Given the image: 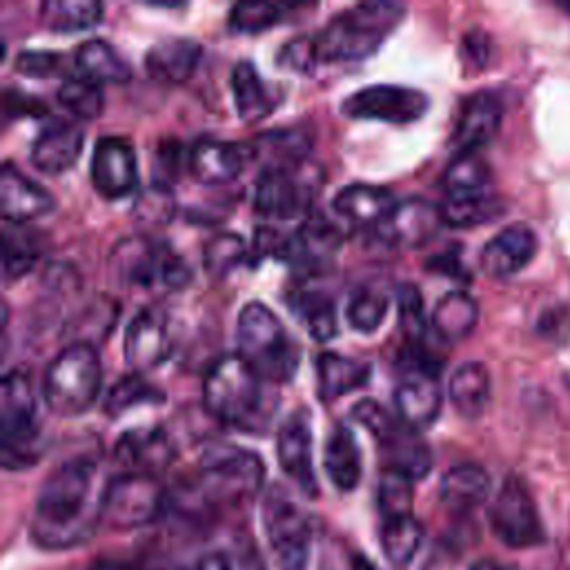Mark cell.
Here are the masks:
<instances>
[{"label": "cell", "instance_id": "obj_32", "mask_svg": "<svg viewBox=\"0 0 570 570\" xmlns=\"http://www.w3.org/2000/svg\"><path fill=\"white\" fill-rule=\"evenodd\" d=\"M379 443L385 452L390 470H396L412 481L423 479L432 470L430 448L419 439V432L410 430L407 425L394 423V428Z\"/></svg>", "mask_w": 570, "mask_h": 570}, {"label": "cell", "instance_id": "obj_60", "mask_svg": "<svg viewBox=\"0 0 570 570\" xmlns=\"http://www.w3.org/2000/svg\"><path fill=\"white\" fill-rule=\"evenodd\" d=\"M470 570H508V568H503V566H499L494 561H479Z\"/></svg>", "mask_w": 570, "mask_h": 570}, {"label": "cell", "instance_id": "obj_47", "mask_svg": "<svg viewBox=\"0 0 570 570\" xmlns=\"http://www.w3.org/2000/svg\"><path fill=\"white\" fill-rule=\"evenodd\" d=\"M503 205L497 196L485 194V196H476V198H459V200H448L441 205V214H443V223L448 227H476L483 225L497 216H501Z\"/></svg>", "mask_w": 570, "mask_h": 570}, {"label": "cell", "instance_id": "obj_19", "mask_svg": "<svg viewBox=\"0 0 570 570\" xmlns=\"http://www.w3.org/2000/svg\"><path fill=\"white\" fill-rule=\"evenodd\" d=\"M85 145V131L73 120H53L45 125L29 149L31 165L49 176L65 174L71 169L82 154Z\"/></svg>", "mask_w": 570, "mask_h": 570}, {"label": "cell", "instance_id": "obj_17", "mask_svg": "<svg viewBox=\"0 0 570 570\" xmlns=\"http://www.w3.org/2000/svg\"><path fill=\"white\" fill-rule=\"evenodd\" d=\"M276 456L287 479L309 499L318 494L314 456H312V421L305 407L292 412L276 436Z\"/></svg>", "mask_w": 570, "mask_h": 570}, {"label": "cell", "instance_id": "obj_27", "mask_svg": "<svg viewBox=\"0 0 570 570\" xmlns=\"http://www.w3.org/2000/svg\"><path fill=\"white\" fill-rule=\"evenodd\" d=\"M203 47L191 38H165L154 42L145 53V71L160 85L187 82L200 62Z\"/></svg>", "mask_w": 570, "mask_h": 570}, {"label": "cell", "instance_id": "obj_24", "mask_svg": "<svg viewBox=\"0 0 570 570\" xmlns=\"http://www.w3.org/2000/svg\"><path fill=\"white\" fill-rule=\"evenodd\" d=\"M537 247V234L528 225H510L483 245L479 263L488 276L508 278L530 265Z\"/></svg>", "mask_w": 570, "mask_h": 570}, {"label": "cell", "instance_id": "obj_28", "mask_svg": "<svg viewBox=\"0 0 570 570\" xmlns=\"http://www.w3.org/2000/svg\"><path fill=\"white\" fill-rule=\"evenodd\" d=\"M314 367L316 394L323 403H332L358 387H365L372 379V365L367 361L343 356L336 352H321Z\"/></svg>", "mask_w": 570, "mask_h": 570}, {"label": "cell", "instance_id": "obj_25", "mask_svg": "<svg viewBox=\"0 0 570 570\" xmlns=\"http://www.w3.org/2000/svg\"><path fill=\"white\" fill-rule=\"evenodd\" d=\"M441 225H445L441 205L414 196L396 205L383 229L394 245L419 249L436 236Z\"/></svg>", "mask_w": 570, "mask_h": 570}, {"label": "cell", "instance_id": "obj_16", "mask_svg": "<svg viewBox=\"0 0 570 570\" xmlns=\"http://www.w3.org/2000/svg\"><path fill=\"white\" fill-rule=\"evenodd\" d=\"M94 189L107 200L129 196L138 185V160L131 142L120 136H102L96 140L89 163Z\"/></svg>", "mask_w": 570, "mask_h": 570}, {"label": "cell", "instance_id": "obj_29", "mask_svg": "<svg viewBox=\"0 0 570 570\" xmlns=\"http://www.w3.org/2000/svg\"><path fill=\"white\" fill-rule=\"evenodd\" d=\"M229 85L236 114L247 125L267 118L281 100V96L274 89H269V85L258 76L254 62L249 60H238L234 65Z\"/></svg>", "mask_w": 570, "mask_h": 570}, {"label": "cell", "instance_id": "obj_34", "mask_svg": "<svg viewBox=\"0 0 570 570\" xmlns=\"http://www.w3.org/2000/svg\"><path fill=\"white\" fill-rule=\"evenodd\" d=\"M448 396L459 416L479 419L490 401V372L479 361L459 365L448 383Z\"/></svg>", "mask_w": 570, "mask_h": 570}, {"label": "cell", "instance_id": "obj_22", "mask_svg": "<svg viewBox=\"0 0 570 570\" xmlns=\"http://www.w3.org/2000/svg\"><path fill=\"white\" fill-rule=\"evenodd\" d=\"M439 374L403 372L394 387V407L403 425L414 432L430 428L441 414Z\"/></svg>", "mask_w": 570, "mask_h": 570}, {"label": "cell", "instance_id": "obj_58", "mask_svg": "<svg viewBox=\"0 0 570 570\" xmlns=\"http://www.w3.org/2000/svg\"><path fill=\"white\" fill-rule=\"evenodd\" d=\"M194 570H232V566L227 561V554L214 552V554H205Z\"/></svg>", "mask_w": 570, "mask_h": 570}, {"label": "cell", "instance_id": "obj_41", "mask_svg": "<svg viewBox=\"0 0 570 570\" xmlns=\"http://www.w3.org/2000/svg\"><path fill=\"white\" fill-rule=\"evenodd\" d=\"M165 401V392L147 381V376L129 372L122 374L105 394L102 410L107 416L118 419L136 405H160Z\"/></svg>", "mask_w": 570, "mask_h": 570}, {"label": "cell", "instance_id": "obj_33", "mask_svg": "<svg viewBox=\"0 0 570 570\" xmlns=\"http://www.w3.org/2000/svg\"><path fill=\"white\" fill-rule=\"evenodd\" d=\"M73 65L82 78L96 85H125L131 78L129 65L120 58L114 45L100 38L80 42L73 51Z\"/></svg>", "mask_w": 570, "mask_h": 570}, {"label": "cell", "instance_id": "obj_31", "mask_svg": "<svg viewBox=\"0 0 570 570\" xmlns=\"http://www.w3.org/2000/svg\"><path fill=\"white\" fill-rule=\"evenodd\" d=\"M490 474L476 463L452 465L439 483L441 503L454 514H468L490 494Z\"/></svg>", "mask_w": 570, "mask_h": 570}, {"label": "cell", "instance_id": "obj_26", "mask_svg": "<svg viewBox=\"0 0 570 570\" xmlns=\"http://www.w3.org/2000/svg\"><path fill=\"white\" fill-rule=\"evenodd\" d=\"M396 205L399 200L390 189L367 183L345 185L332 200L334 212L358 227H383Z\"/></svg>", "mask_w": 570, "mask_h": 570}, {"label": "cell", "instance_id": "obj_38", "mask_svg": "<svg viewBox=\"0 0 570 570\" xmlns=\"http://www.w3.org/2000/svg\"><path fill=\"white\" fill-rule=\"evenodd\" d=\"M423 537H425L423 525L414 519V514L381 519V528H379L381 550L385 559L399 570H405L414 561V557L423 546Z\"/></svg>", "mask_w": 570, "mask_h": 570}, {"label": "cell", "instance_id": "obj_56", "mask_svg": "<svg viewBox=\"0 0 570 570\" xmlns=\"http://www.w3.org/2000/svg\"><path fill=\"white\" fill-rule=\"evenodd\" d=\"M463 58L474 67L483 69L490 60V38L481 29H472L463 36Z\"/></svg>", "mask_w": 570, "mask_h": 570}, {"label": "cell", "instance_id": "obj_10", "mask_svg": "<svg viewBox=\"0 0 570 570\" xmlns=\"http://www.w3.org/2000/svg\"><path fill=\"white\" fill-rule=\"evenodd\" d=\"M323 185L321 167L309 160L289 167H263L254 185V209L265 218H296L309 212Z\"/></svg>", "mask_w": 570, "mask_h": 570}, {"label": "cell", "instance_id": "obj_46", "mask_svg": "<svg viewBox=\"0 0 570 570\" xmlns=\"http://www.w3.org/2000/svg\"><path fill=\"white\" fill-rule=\"evenodd\" d=\"M58 105L78 120H96L105 109V96L100 85L76 76L62 80L56 94Z\"/></svg>", "mask_w": 570, "mask_h": 570}, {"label": "cell", "instance_id": "obj_45", "mask_svg": "<svg viewBox=\"0 0 570 570\" xmlns=\"http://www.w3.org/2000/svg\"><path fill=\"white\" fill-rule=\"evenodd\" d=\"M387 307H390V298L383 292L370 285H361V287H354L347 298L345 318L352 330L361 334H372L385 321Z\"/></svg>", "mask_w": 570, "mask_h": 570}, {"label": "cell", "instance_id": "obj_35", "mask_svg": "<svg viewBox=\"0 0 570 570\" xmlns=\"http://www.w3.org/2000/svg\"><path fill=\"white\" fill-rule=\"evenodd\" d=\"M476 321H479V305L463 289H452L443 294L430 316L432 330L441 341H448V343L468 338L476 327Z\"/></svg>", "mask_w": 570, "mask_h": 570}, {"label": "cell", "instance_id": "obj_14", "mask_svg": "<svg viewBox=\"0 0 570 570\" xmlns=\"http://www.w3.org/2000/svg\"><path fill=\"white\" fill-rule=\"evenodd\" d=\"M341 229L321 214H309L289 236L283 238L281 261L303 274H321L341 249Z\"/></svg>", "mask_w": 570, "mask_h": 570}, {"label": "cell", "instance_id": "obj_39", "mask_svg": "<svg viewBox=\"0 0 570 570\" xmlns=\"http://www.w3.org/2000/svg\"><path fill=\"white\" fill-rule=\"evenodd\" d=\"M45 29L53 33H76L102 20V4L96 0H47L38 9Z\"/></svg>", "mask_w": 570, "mask_h": 570}, {"label": "cell", "instance_id": "obj_1", "mask_svg": "<svg viewBox=\"0 0 570 570\" xmlns=\"http://www.w3.org/2000/svg\"><path fill=\"white\" fill-rule=\"evenodd\" d=\"M109 479L89 454L62 461L40 485L29 523L33 546L49 552L71 550L94 539L102 525V497Z\"/></svg>", "mask_w": 570, "mask_h": 570}, {"label": "cell", "instance_id": "obj_30", "mask_svg": "<svg viewBox=\"0 0 570 570\" xmlns=\"http://www.w3.org/2000/svg\"><path fill=\"white\" fill-rule=\"evenodd\" d=\"M323 468L330 483L341 492H352L361 483L363 459L354 432L345 423H336L325 439Z\"/></svg>", "mask_w": 570, "mask_h": 570}, {"label": "cell", "instance_id": "obj_3", "mask_svg": "<svg viewBox=\"0 0 570 570\" xmlns=\"http://www.w3.org/2000/svg\"><path fill=\"white\" fill-rule=\"evenodd\" d=\"M265 483L263 459L245 448L216 443L209 445L198 461L194 483H189L180 499V505L194 510H216L223 505H236L252 501Z\"/></svg>", "mask_w": 570, "mask_h": 570}, {"label": "cell", "instance_id": "obj_57", "mask_svg": "<svg viewBox=\"0 0 570 570\" xmlns=\"http://www.w3.org/2000/svg\"><path fill=\"white\" fill-rule=\"evenodd\" d=\"M425 267L430 272H436V274H445V276H452V278H461L463 276V263L456 258L454 252H448V254H439L434 258H430L425 263Z\"/></svg>", "mask_w": 570, "mask_h": 570}, {"label": "cell", "instance_id": "obj_59", "mask_svg": "<svg viewBox=\"0 0 570 570\" xmlns=\"http://www.w3.org/2000/svg\"><path fill=\"white\" fill-rule=\"evenodd\" d=\"M91 570H136L134 566L125 563V561H114V559H102L98 561Z\"/></svg>", "mask_w": 570, "mask_h": 570}, {"label": "cell", "instance_id": "obj_7", "mask_svg": "<svg viewBox=\"0 0 570 570\" xmlns=\"http://www.w3.org/2000/svg\"><path fill=\"white\" fill-rule=\"evenodd\" d=\"M42 430L31 379L9 370L0 383V461L4 470H27L42 456Z\"/></svg>", "mask_w": 570, "mask_h": 570}, {"label": "cell", "instance_id": "obj_43", "mask_svg": "<svg viewBox=\"0 0 570 570\" xmlns=\"http://www.w3.org/2000/svg\"><path fill=\"white\" fill-rule=\"evenodd\" d=\"M249 256L247 240L234 232L214 234L203 245V269L209 278H225Z\"/></svg>", "mask_w": 570, "mask_h": 570}, {"label": "cell", "instance_id": "obj_53", "mask_svg": "<svg viewBox=\"0 0 570 570\" xmlns=\"http://www.w3.org/2000/svg\"><path fill=\"white\" fill-rule=\"evenodd\" d=\"M352 419L356 423H361L376 441H381L392 428H394V419L383 410V405L374 399H361L352 405Z\"/></svg>", "mask_w": 570, "mask_h": 570}, {"label": "cell", "instance_id": "obj_44", "mask_svg": "<svg viewBox=\"0 0 570 570\" xmlns=\"http://www.w3.org/2000/svg\"><path fill=\"white\" fill-rule=\"evenodd\" d=\"M40 256V247L31 229H4L2 234V278L4 283H13L27 276Z\"/></svg>", "mask_w": 570, "mask_h": 570}, {"label": "cell", "instance_id": "obj_49", "mask_svg": "<svg viewBox=\"0 0 570 570\" xmlns=\"http://www.w3.org/2000/svg\"><path fill=\"white\" fill-rule=\"evenodd\" d=\"M285 16L283 4L274 2H238L229 9L227 24L236 33H263L278 24Z\"/></svg>", "mask_w": 570, "mask_h": 570}, {"label": "cell", "instance_id": "obj_13", "mask_svg": "<svg viewBox=\"0 0 570 570\" xmlns=\"http://www.w3.org/2000/svg\"><path fill=\"white\" fill-rule=\"evenodd\" d=\"M430 109V98L403 85H367L341 102V111L354 120H381L390 125H410Z\"/></svg>", "mask_w": 570, "mask_h": 570}, {"label": "cell", "instance_id": "obj_50", "mask_svg": "<svg viewBox=\"0 0 570 570\" xmlns=\"http://www.w3.org/2000/svg\"><path fill=\"white\" fill-rule=\"evenodd\" d=\"M399 303V325L405 334L407 345H419L425 334V318H423V301L419 289L412 283L401 285L396 294Z\"/></svg>", "mask_w": 570, "mask_h": 570}, {"label": "cell", "instance_id": "obj_23", "mask_svg": "<svg viewBox=\"0 0 570 570\" xmlns=\"http://www.w3.org/2000/svg\"><path fill=\"white\" fill-rule=\"evenodd\" d=\"M503 107L492 91H476L461 105L456 127L452 134V147L459 154H476L499 131Z\"/></svg>", "mask_w": 570, "mask_h": 570}, {"label": "cell", "instance_id": "obj_12", "mask_svg": "<svg viewBox=\"0 0 570 570\" xmlns=\"http://www.w3.org/2000/svg\"><path fill=\"white\" fill-rule=\"evenodd\" d=\"M494 537L508 548H532L543 541V525L537 505L519 476H508L497 492L490 512Z\"/></svg>", "mask_w": 570, "mask_h": 570}, {"label": "cell", "instance_id": "obj_40", "mask_svg": "<svg viewBox=\"0 0 570 570\" xmlns=\"http://www.w3.org/2000/svg\"><path fill=\"white\" fill-rule=\"evenodd\" d=\"M448 200L476 198L490 194V167L476 154H459L443 174Z\"/></svg>", "mask_w": 570, "mask_h": 570}, {"label": "cell", "instance_id": "obj_2", "mask_svg": "<svg viewBox=\"0 0 570 570\" xmlns=\"http://www.w3.org/2000/svg\"><path fill=\"white\" fill-rule=\"evenodd\" d=\"M265 383L238 354H223L203 376V405L227 428L263 432L274 412L267 403Z\"/></svg>", "mask_w": 570, "mask_h": 570}, {"label": "cell", "instance_id": "obj_54", "mask_svg": "<svg viewBox=\"0 0 570 570\" xmlns=\"http://www.w3.org/2000/svg\"><path fill=\"white\" fill-rule=\"evenodd\" d=\"M227 561H229L232 570H267L263 554L258 552L254 541L247 537H243L234 543L232 552L227 554Z\"/></svg>", "mask_w": 570, "mask_h": 570}, {"label": "cell", "instance_id": "obj_48", "mask_svg": "<svg viewBox=\"0 0 570 570\" xmlns=\"http://www.w3.org/2000/svg\"><path fill=\"white\" fill-rule=\"evenodd\" d=\"M412 479L385 468L376 485V508L381 519L412 514Z\"/></svg>", "mask_w": 570, "mask_h": 570}, {"label": "cell", "instance_id": "obj_15", "mask_svg": "<svg viewBox=\"0 0 570 570\" xmlns=\"http://www.w3.org/2000/svg\"><path fill=\"white\" fill-rule=\"evenodd\" d=\"M171 334L167 316L158 307L138 309L125 327L122 354L125 363L136 374L158 370L171 354Z\"/></svg>", "mask_w": 570, "mask_h": 570}, {"label": "cell", "instance_id": "obj_55", "mask_svg": "<svg viewBox=\"0 0 570 570\" xmlns=\"http://www.w3.org/2000/svg\"><path fill=\"white\" fill-rule=\"evenodd\" d=\"M537 330H539V334H543L550 341H566L570 334V309H566V307L546 309L539 316Z\"/></svg>", "mask_w": 570, "mask_h": 570}, {"label": "cell", "instance_id": "obj_37", "mask_svg": "<svg viewBox=\"0 0 570 570\" xmlns=\"http://www.w3.org/2000/svg\"><path fill=\"white\" fill-rule=\"evenodd\" d=\"M289 307L314 341L325 343L336 336V332H338L336 305H334L332 296L325 294L323 289L303 287V289L294 292L289 296Z\"/></svg>", "mask_w": 570, "mask_h": 570}, {"label": "cell", "instance_id": "obj_18", "mask_svg": "<svg viewBox=\"0 0 570 570\" xmlns=\"http://www.w3.org/2000/svg\"><path fill=\"white\" fill-rule=\"evenodd\" d=\"M114 459L122 472L156 476L176 459V445L163 425L134 428L118 436Z\"/></svg>", "mask_w": 570, "mask_h": 570}, {"label": "cell", "instance_id": "obj_6", "mask_svg": "<svg viewBox=\"0 0 570 570\" xmlns=\"http://www.w3.org/2000/svg\"><path fill=\"white\" fill-rule=\"evenodd\" d=\"M107 267L120 287H136L145 292H178L191 283V269L187 261L165 240H156L145 234L120 240L111 249Z\"/></svg>", "mask_w": 570, "mask_h": 570}, {"label": "cell", "instance_id": "obj_4", "mask_svg": "<svg viewBox=\"0 0 570 570\" xmlns=\"http://www.w3.org/2000/svg\"><path fill=\"white\" fill-rule=\"evenodd\" d=\"M405 7L396 2H361L336 13L314 36L318 62H356L379 51L401 24Z\"/></svg>", "mask_w": 570, "mask_h": 570}, {"label": "cell", "instance_id": "obj_51", "mask_svg": "<svg viewBox=\"0 0 570 570\" xmlns=\"http://www.w3.org/2000/svg\"><path fill=\"white\" fill-rule=\"evenodd\" d=\"M13 65L16 71L27 78H51L62 69V53L51 49H22Z\"/></svg>", "mask_w": 570, "mask_h": 570}, {"label": "cell", "instance_id": "obj_52", "mask_svg": "<svg viewBox=\"0 0 570 570\" xmlns=\"http://www.w3.org/2000/svg\"><path fill=\"white\" fill-rule=\"evenodd\" d=\"M278 65L285 69H292L296 73H309L318 65V53H316V42L314 38L298 36L292 38L281 47L278 53Z\"/></svg>", "mask_w": 570, "mask_h": 570}, {"label": "cell", "instance_id": "obj_36", "mask_svg": "<svg viewBox=\"0 0 570 570\" xmlns=\"http://www.w3.org/2000/svg\"><path fill=\"white\" fill-rule=\"evenodd\" d=\"M249 147L252 156L265 163L263 167H289L307 160L312 138L303 127H289L261 134Z\"/></svg>", "mask_w": 570, "mask_h": 570}, {"label": "cell", "instance_id": "obj_11", "mask_svg": "<svg viewBox=\"0 0 570 570\" xmlns=\"http://www.w3.org/2000/svg\"><path fill=\"white\" fill-rule=\"evenodd\" d=\"M167 505V494L156 476L122 472L107 481L102 497V523L116 530L147 525Z\"/></svg>", "mask_w": 570, "mask_h": 570}, {"label": "cell", "instance_id": "obj_42", "mask_svg": "<svg viewBox=\"0 0 570 570\" xmlns=\"http://www.w3.org/2000/svg\"><path fill=\"white\" fill-rule=\"evenodd\" d=\"M176 214V198L167 185L151 183L140 191L131 207L134 225L138 227V234L149 236L156 229H163Z\"/></svg>", "mask_w": 570, "mask_h": 570}, {"label": "cell", "instance_id": "obj_5", "mask_svg": "<svg viewBox=\"0 0 570 570\" xmlns=\"http://www.w3.org/2000/svg\"><path fill=\"white\" fill-rule=\"evenodd\" d=\"M236 354L267 383L294 379L301 350L281 318L261 301H249L236 318Z\"/></svg>", "mask_w": 570, "mask_h": 570}, {"label": "cell", "instance_id": "obj_8", "mask_svg": "<svg viewBox=\"0 0 570 570\" xmlns=\"http://www.w3.org/2000/svg\"><path fill=\"white\" fill-rule=\"evenodd\" d=\"M102 387L100 356L91 343L73 341L65 345L47 365L42 376V399L58 416H80L98 399Z\"/></svg>", "mask_w": 570, "mask_h": 570}, {"label": "cell", "instance_id": "obj_21", "mask_svg": "<svg viewBox=\"0 0 570 570\" xmlns=\"http://www.w3.org/2000/svg\"><path fill=\"white\" fill-rule=\"evenodd\" d=\"M56 207L53 196L36 180L27 178L9 160L0 169V214L7 223L24 225L47 216Z\"/></svg>", "mask_w": 570, "mask_h": 570}, {"label": "cell", "instance_id": "obj_9", "mask_svg": "<svg viewBox=\"0 0 570 570\" xmlns=\"http://www.w3.org/2000/svg\"><path fill=\"white\" fill-rule=\"evenodd\" d=\"M263 528L278 570H307L314 519L281 485H272L263 501Z\"/></svg>", "mask_w": 570, "mask_h": 570}, {"label": "cell", "instance_id": "obj_20", "mask_svg": "<svg viewBox=\"0 0 570 570\" xmlns=\"http://www.w3.org/2000/svg\"><path fill=\"white\" fill-rule=\"evenodd\" d=\"M252 147L218 138H200L189 151L187 165L191 176L203 185H227L240 176Z\"/></svg>", "mask_w": 570, "mask_h": 570}]
</instances>
